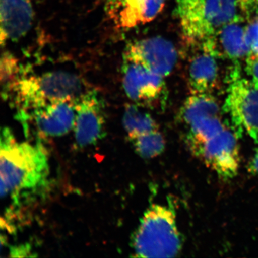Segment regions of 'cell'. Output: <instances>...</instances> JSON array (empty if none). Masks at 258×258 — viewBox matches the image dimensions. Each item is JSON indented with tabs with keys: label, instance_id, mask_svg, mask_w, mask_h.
<instances>
[{
	"label": "cell",
	"instance_id": "cell-1",
	"mask_svg": "<svg viewBox=\"0 0 258 258\" xmlns=\"http://www.w3.org/2000/svg\"><path fill=\"white\" fill-rule=\"evenodd\" d=\"M1 196L13 202L8 212L22 201L39 195L48 185V157L41 143H18L8 128H3L0 148Z\"/></svg>",
	"mask_w": 258,
	"mask_h": 258
},
{
	"label": "cell",
	"instance_id": "cell-2",
	"mask_svg": "<svg viewBox=\"0 0 258 258\" xmlns=\"http://www.w3.org/2000/svg\"><path fill=\"white\" fill-rule=\"evenodd\" d=\"M175 15L190 43L201 46L225 25L243 21V0H176Z\"/></svg>",
	"mask_w": 258,
	"mask_h": 258
},
{
	"label": "cell",
	"instance_id": "cell-3",
	"mask_svg": "<svg viewBox=\"0 0 258 258\" xmlns=\"http://www.w3.org/2000/svg\"><path fill=\"white\" fill-rule=\"evenodd\" d=\"M14 90L21 112L50 103L76 101L86 90L82 79L69 72H53L19 78L8 89Z\"/></svg>",
	"mask_w": 258,
	"mask_h": 258
},
{
	"label": "cell",
	"instance_id": "cell-4",
	"mask_svg": "<svg viewBox=\"0 0 258 258\" xmlns=\"http://www.w3.org/2000/svg\"><path fill=\"white\" fill-rule=\"evenodd\" d=\"M132 244L137 257L176 256L181 249V240L173 211L166 206H151L141 219Z\"/></svg>",
	"mask_w": 258,
	"mask_h": 258
},
{
	"label": "cell",
	"instance_id": "cell-5",
	"mask_svg": "<svg viewBox=\"0 0 258 258\" xmlns=\"http://www.w3.org/2000/svg\"><path fill=\"white\" fill-rule=\"evenodd\" d=\"M224 110L238 135L245 131L258 144V84L240 78L238 73L234 72Z\"/></svg>",
	"mask_w": 258,
	"mask_h": 258
},
{
	"label": "cell",
	"instance_id": "cell-6",
	"mask_svg": "<svg viewBox=\"0 0 258 258\" xmlns=\"http://www.w3.org/2000/svg\"><path fill=\"white\" fill-rule=\"evenodd\" d=\"M238 137L234 128L228 126L214 137L190 148L219 176L230 179L236 175L239 167Z\"/></svg>",
	"mask_w": 258,
	"mask_h": 258
},
{
	"label": "cell",
	"instance_id": "cell-7",
	"mask_svg": "<svg viewBox=\"0 0 258 258\" xmlns=\"http://www.w3.org/2000/svg\"><path fill=\"white\" fill-rule=\"evenodd\" d=\"M74 132L80 147L95 144L104 136L105 128L104 103L95 90H86L75 101Z\"/></svg>",
	"mask_w": 258,
	"mask_h": 258
},
{
	"label": "cell",
	"instance_id": "cell-8",
	"mask_svg": "<svg viewBox=\"0 0 258 258\" xmlns=\"http://www.w3.org/2000/svg\"><path fill=\"white\" fill-rule=\"evenodd\" d=\"M177 57L173 44L160 37L135 41L128 45L124 54V59L140 63L163 77L172 72Z\"/></svg>",
	"mask_w": 258,
	"mask_h": 258
},
{
	"label": "cell",
	"instance_id": "cell-9",
	"mask_svg": "<svg viewBox=\"0 0 258 258\" xmlns=\"http://www.w3.org/2000/svg\"><path fill=\"white\" fill-rule=\"evenodd\" d=\"M75 101L50 103L21 112V120H31L41 136L56 137L69 133L76 121Z\"/></svg>",
	"mask_w": 258,
	"mask_h": 258
},
{
	"label": "cell",
	"instance_id": "cell-10",
	"mask_svg": "<svg viewBox=\"0 0 258 258\" xmlns=\"http://www.w3.org/2000/svg\"><path fill=\"white\" fill-rule=\"evenodd\" d=\"M164 77L141 64L125 60L122 67V83L127 96L142 104H153L163 95Z\"/></svg>",
	"mask_w": 258,
	"mask_h": 258
},
{
	"label": "cell",
	"instance_id": "cell-11",
	"mask_svg": "<svg viewBox=\"0 0 258 258\" xmlns=\"http://www.w3.org/2000/svg\"><path fill=\"white\" fill-rule=\"evenodd\" d=\"M166 0H107L108 14L119 27H137L153 20L164 7Z\"/></svg>",
	"mask_w": 258,
	"mask_h": 258
},
{
	"label": "cell",
	"instance_id": "cell-12",
	"mask_svg": "<svg viewBox=\"0 0 258 258\" xmlns=\"http://www.w3.org/2000/svg\"><path fill=\"white\" fill-rule=\"evenodd\" d=\"M34 15L30 0H0L2 45L24 37L30 30Z\"/></svg>",
	"mask_w": 258,
	"mask_h": 258
},
{
	"label": "cell",
	"instance_id": "cell-13",
	"mask_svg": "<svg viewBox=\"0 0 258 258\" xmlns=\"http://www.w3.org/2000/svg\"><path fill=\"white\" fill-rule=\"evenodd\" d=\"M242 21L230 22L222 27L211 39L204 43L217 55L231 59H240L248 55L251 48L246 40V28Z\"/></svg>",
	"mask_w": 258,
	"mask_h": 258
},
{
	"label": "cell",
	"instance_id": "cell-14",
	"mask_svg": "<svg viewBox=\"0 0 258 258\" xmlns=\"http://www.w3.org/2000/svg\"><path fill=\"white\" fill-rule=\"evenodd\" d=\"M201 52L193 57L189 69V84L192 94H211L217 86L219 77L218 56L204 46Z\"/></svg>",
	"mask_w": 258,
	"mask_h": 258
},
{
	"label": "cell",
	"instance_id": "cell-15",
	"mask_svg": "<svg viewBox=\"0 0 258 258\" xmlns=\"http://www.w3.org/2000/svg\"><path fill=\"white\" fill-rule=\"evenodd\" d=\"M220 115L217 101L209 93L192 94L187 99L182 110V120L186 125L199 118Z\"/></svg>",
	"mask_w": 258,
	"mask_h": 258
},
{
	"label": "cell",
	"instance_id": "cell-16",
	"mask_svg": "<svg viewBox=\"0 0 258 258\" xmlns=\"http://www.w3.org/2000/svg\"><path fill=\"white\" fill-rule=\"evenodd\" d=\"M122 121L130 139L147 132L158 130L157 124L153 118L148 113L141 110L139 106L135 105L126 106Z\"/></svg>",
	"mask_w": 258,
	"mask_h": 258
},
{
	"label": "cell",
	"instance_id": "cell-17",
	"mask_svg": "<svg viewBox=\"0 0 258 258\" xmlns=\"http://www.w3.org/2000/svg\"><path fill=\"white\" fill-rule=\"evenodd\" d=\"M131 140L137 152L146 159L159 156L165 147V141L159 129L138 135Z\"/></svg>",
	"mask_w": 258,
	"mask_h": 258
},
{
	"label": "cell",
	"instance_id": "cell-18",
	"mask_svg": "<svg viewBox=\"0 0 258 258\" xmlns=\"http://www.w3.org/2000/svg\"><path fill=\"white\" fill-rule=\"evenodd\" d=\"M19 72V66L15 58L9 53L3 54L1 60V78L2 82L8 86L6 89L15 83Z\"/></svg>",
	"mask_w": 258,
	"mask_h": 258
},
{
	"label": "cell",
	"instance_id": "cell-19",
	"mask_svg": "<svg viewBox=\"0 0 258 258\" xmlns=\"http://www.w3.org/2000/svg\"><path fill=\"white\" fill-rule=\"evenodd\" d=\"M246 71L252 77V81L258 84V56L253 53L249 54L247 59Z\"/></svg>",
	"mask_w": 258,
	"mask_h": 258
},
{
	"label": "cell",
	"instance_id": "cell-20",
	"mask_svg": "<svg viewBox=\"0 0 258 258\" xmlns=\"http://www.w3.org/2000/svg\"><path fill=\"white\" fill-rule=\"evenodd\" d=\"M30 251V247L28 245H21V246L13 247L11 253L12 254L11 256L14 257L28 256L26 254L30 256V254L28 253H31Z\"/></svg>",
	"mask_w": 258,
	"mask_h": 258
},
{
	"label": "cell",
	"instance_id": "cell-21",
	"mask_svg": "<svg viewBox=\"0 0 258 258\" xmlns=\"http://www.w3.org/2000/svg\"><path fill=\"white\" fill-rule=\"evenodd\" d=\"M249 169L250 172L258 175V149L250 161Z\"/></svg>",
	"mask_w": 258,
	"mask_h": 258
},
{
	"label": "cell",
	"instance_id": "cell-22",
	"mask_svg": "<svg viewBox=\"0 0 258 258\" xmlns=\"http://www.w3.org/2000/svg\"><path fill=\"white\" fill-rule=\"evenodd\" d=\"M250 48L252 53L256 54L258 56V40L251 45Z\"/></svg>",
	"mask_w": 258,
	"mask_h": 258
}]
</instances>
